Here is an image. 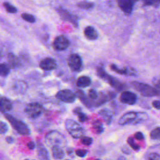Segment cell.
Segmentation results:
<instances>
[{
  "mask_svg": "<svg viewBox=\"0 0 160 160\" xmlns=\"http://www.w3.org/2000/svg\"><path fill=\"white\" fill-rule=\"evenodd\" d=\"M84 34L86 38L89 40H95L98 37L97 31L92 26H88L85 28Z\"/></svg>",
  "mask_w": 160,
  "mask_h": 160,
  "instance_id": "obj_16",
  "label": "cell"
},
{
  "mask_svg": "<svg viewBox=\"0 0 160 160\" xmlns=\"http://www.w3.org/2000/svg\"><path fill=\"white\" fill-rule=\"evenodd\" d=\"M118 4L121 10L127 15L132 12L134 4L137 0H117Z\"/></svg>",
  "mask_w": 160,
  "mask_h": 160,
  "instance_id": "obj_11",
  "label": "cell"
},
{
  "mask_svg": "<svg viewBox=\"0 0 160 160\" xmlns=\"http://www.w3.org/2000/svg\"><path fill=\"white\" fill-rule=\"evenodd\" d=\"M76 154L81 158H83L84 156H86V154L88 153V151L86 149H77L75 151Z\"/></svg>",
  "mask_w": 160,
  "mask_h": 160,
  "instance_id": "obj_36",
  "label": "cell"
},
{
  "mask_svg": "<svg viewBox=\"0 0 160 160\" xmlns=\"http://www.w3.org/2000/svg\"><path fill=\"white\" fill-rule=\"evenodd\" d=\"M150 138L152 139H160V127H157L151 131Z\"/></svg>",
  "mask_w": 160,
  "mask_h": 160,
  "instance_id": "obj_28",
  "label": "cell"
},
{
  "mask_svg": "<svg viewBox=\"0 0 160 160\" xmlns=\"http://www.w3.org/2000/svg\"><path fill=\"white\" fill-rule=\"evenodd\" d=\"M56 97L59 100L67 103H71L75 101L76 94L69 89H62L58 91Z\"/></svg>",
  "mask_w": 160,
  "mask_h": 160,
  "instance_id": "obj_8",
  "label": "cell"
},
{
  "mask_svg": "<svg viewBox=\"0 0 160 160\" xmlns=\"http://www.w3.org/2000/svg\"><path fill=\"white\" fill-rule=\"evenodd\" d=\"M37 152H38V156L39 159H49V153L44 146L38 142V147H37Z\"/></svg>",
  "mask_w": 160,
  "mask_h": 160,
  "instance_id": "obj_19",
  "label": "cell"
},
{
  "mask_svg": "<svg viewBox=\"0 0 160 160\" xmlns=\"http://www.w3.org/2000/svg\"><path fill=\"white\" fill-rule=\"evenodd\" d=\"M51 151L52 158L55 159H61L64 158V152L61 146H54L51 147Z\"/></svg>",
  "mask_w": 160,
  "mask_h": 160,
  "instance_id": "obj_17",
  "label": "cell"
},
{
  "mask_svg": "<svg viewBox=\"0 0 160 160\" xmlns=\"http://www.w3.org/2000/svg\"><path fill=\"white\" fill-rule=\"evenodd\" d=\"M81 142L86 146H89L92 143V139L88 136H82L81 138Z\"/></svg>",
  "mask_w": 160,
  "mask_h": 160,
  "instance_id": "obj_32",
  "label": "cell"
},
{
  "mask_svg": "<svg viewBox=\"0 0 160 160\" xmlns=\"http://www.w3.org/2000/svg\"><path fill=\"white\" fill-rule=\"evenodd\" d=\"M65 128L68 133L74 138L79 139L84 136V128L75 121L68 119L65 121Z\"/></svg>",
  "mask_w": 160,
  "mask_h": 160,
  "instance_id": "obj_3",
  "label": "cell"
},
{
  "mask_svg": "<svg viewBox=\"0 0 160 160\" xmlns=\"http://www.w3.org/2000/svg\"><path fill=\"white\" fill-rule=\"evenodd\" d=\"M152 106L156 109H160V101L155 100L152 102Z\"/></svg>",
  "mask_w": 160,
  "mask_h": 160,
  "instance_id": "obj_39",
  "label": "cell"
},
{
  "mask_svg": "<svg viewBox=\"0 0 160 160\" xmlns=\"http://www.w3.org/2000/svg\"><path fill=\"white\" fill-rule=\"evenodd\" d=\"M91 83V80L89 77L86 76H80L76 81V84L79 88H86L89 86Z\"/></svg>",
  "mask_w": 160,
  "mask_h": 160,
  "instance_id": "obj_21",
  "label": "cell"
},
{
  "mask_svg": "<svg viewBox=\"0 0 160 160\" xmlns=\"http://www.w3.org/2000/svg\"><path fill=\"white\" fill-rule=\"evenodd\" d=\"M27 88V84L25 82L22 81H18L14 86V89H16V91L18 92H24V91H26Z\"/></svg>",
  "mask_w": 160,
  "mask_h": 160,
  "instance_id": "obj_25",
  "label": "cell"
},
{
  "mask_svg": "<svg viewBox=\"0 0 160 160\" xmlns=\"http://www.w3.org/2000/svg\"><path fill=\"white\" fill-rule=\"evenodd\" d=\"M97 74L101 79L106 81L108 83H109L112 87L115 88L116 90L121 91L125 88V86L123 83L121 82L114 77L107 74L102 68L101 67L98 68Z\"/></svg>",
  "mask_w": 160,
  "mask_h": 160,
  "instance_id": "obj_4",
  "label": "cell"
},
{
  "mask_svg": "<svg viewBox=\"0 0 160 160\" xmlns=\"http://www.w3.org/2000/svg\"><path fill=\"white\" fill-rule=\"evenodd\" d=\"M99 114L107 124H109L111 122L112 119V113L109 109L104 108L99 112Z\"/></svg>",
  "mask_w": 160,
  "mask_h": 160,
  "instance_id": "obj_18",
  "label": "cell"
},
{
  "mask_svg": "<svg viewBox=\"0 0 160 160\" xmlns=\"http://www.w3.org/2000/svg\"><path fill=\"white\" fill-rule=\"evenodd\" d=\"M77 6L83 9H89L94 6V2L88 1H82L77 4Z\"/></svg>",
  "mask_w": 160,
  "mask_h": 160,
  "instance_id": "obj_26",
  "label": "cell"
},
{
  "mask_svg": "<svg viewBox=\"0 0 160 160\" xmlns=\"http://www.w3.org/2000/svg\"><path fill=\"white\" fill-rule=\"evenodd\" d=\"M4 116L8 120V121L11 124L12 127L20 134L22 136H28L30 134V129L27 126V124L23 121L18 119L11 114L8 113L4 114Z\"/></svg>",
  "mask_w": 160,
  "mask_h": 160,
  "instance_id": "obj_2",
  "label": "cell"
},
{
  "mask_svg": "<svg viewBox=\"0 0 160 160\" xmlns=\"http://www.w3.org/2000/svg\"><path fill=\"white\" fill-rule=\"evenodd\" d=\"M58 12L61 16V18L66 21H69V22L72 23L74 26L77 27L78 26V17L74 14H71L67 10L59 8L58 9Z\"/></svg>",
  "mask_w": 160,
  "mask_h": 160,
  "instance_id": "obj_9",
  "label": "cell"
},
{
  "mask_svg": "<svg viewBox=\"0 0 160 160\" xmlns=\"http://www.w3.org/2000/svg\"><path fill=\"white\" fill-rule=\"evenodd\" d=\"M92 128L98 134H101L103 132L104 128L102 123L99 120H95L92 123Z\"/></svg>",
  "mask_w": 160,
  "mask_h": 160,
  "instance_id": "obj_24",
  "label": "cell"
},
{
  "mask_svg": "<svg viewBox=\"0 0 160 160\" xmlns=\"http://www.w3.org/2000/svg\"><path fill=\"white\" fill-rule=\"evenodd\" d=\"M25 112L31 118H36L41 116L44 109L41 104L38 102H31L25 108Z\"/></svg>",
  "mask_w": 160,
  "mask_h": 160,
  "instance_id": "obj_6",
  "label": "cell"
},
{
  "mask_svg": "<svg viewBox=\"0 0 160 160\" xmlns=\"http://www.w3.org/2000/svg\"><path fill=\"white\" fill-rule=\"evenodd\" d=\"M138 116V112H134V111H130L128 112L125 114H124L119 119L118 123L120 125H125L126 124L129 123H133L134 124V122L137 118Z\"/></svg>",
  "mask_w": 160,
  "mask_h": 160,
  "instance_id": "obj_13",
  "label": "cell"
},
{
  "mask_svg": "<svg viewBox=\"0 0 160 160\" xmlns=\"http://www.w3.org/2000/svg\"><path fill=\"white\" fill-rule=\"evenodd\" d=\"M0 98H1V97H0Z\"/></svg>",
  "mask_w": 160,
  "mask_h": 160,
  "instance_id": "obj_43",
  "label": "cell"
},
{
  "mask_svg": "<svg viewBox=\"0 0 160 160\" xmlns=\"http://www.w3.org/2000/svg\"><path fill=\"white\" fill-rule=\"evenodd\" d=\"M73 112L76 114L79 119L80 122H84L88 119V116L86 114L81 111V109L80 108H76L73 109Z\"/></svg>",
  "mask_w": 160,
  "mask_h": 160,
  "instance_id": "obj_23",
  "label": "cell"
},
{
  "mask_svg": "<svg viewBox=\"0 0 160 160\" xmlns=\"http://www.w3.org/2000/svg\"><path fill=\"white\" fill-rule=\"evenodd\" d=\"M68 64L71 69L73 71H80L82 68L81 58L77 54H72L69 56Z\"/></svg>",
  "mask_w": 160,
  "mask_h": 160,
  "instance_id": "obj_7",
  "label": "cell"
},
{
  "mask_svg": "<svg viewBox=\"0 0 160 160\" xmlns=\"http://www.w3.org/2000/svg\"><path fill=\"white\" fill-rule=\"evenodd\" d=\"M144 4L146 6H158L160 4V0H143Z\"/></svg>",
  "mask_w": 160,
  "mask_h": 160,
  "instance_id": "obj_34",
  "label": "cell"
},
{
  "mask_svg": "<svg viewBox=\"0 0 160 160\" xmlns=\"http://www.w3.org/2000/svg\"><path fill=\"white\" fill-rule=\"evenodd\" d=\"M120 101L124 104L132 105L136 102L137 96L132 92L125 91L121 93L120 96Z\"/></svg>",
  "mask_w": 160,
  "mask_h": 160,
  "instance_id": "obj_12",
  "label": "cell"
},
{
  "mask_svg": "<svg viewBox=\"0 0 160 160\" xmlns=\"http://www.w3.org/2000/svg\"><path fill=\"white\" fill-rule=\"evenodd\" d=\"M148 159L149 160H158L160 159V155H159L157 153H151L148 156Z\"/></svg>",
  "mask_w": 160,
  "mask_h": 160,
  "instance_id": "obj_37",
  "label": "cell"
},
{
  "mask_svg": "<svg viewBox=\"0 0 160 160\" xmlns=\"http://www.w3.org/2000/svg\"><path fill=\"white\" fill-rule=\"evenodd\" d=\"M12 108V104L11 101L5 97L0 98V110L3 112H7Z\"/></svg>",
  "mask_w": 160,
  "mask_h": 160,
  "instance_id": "obj_15",
  "label": "cell"
},
{
  "mask_svg": "<svg viewBox=\"0 0 160 160\" xmlns=\"http://www.w3.org/2000/svg\"><path fill=\"white\" fill-rule=\"evenodd\" d=\"M127 142L129 144V145L134 150L136 151H138L140 149V146L136 144L134 140V139L132 138V137H129L128 138V140H127Z\"/></svg>",
  "mask_w": 160,
  "mask_h": 160,
  "instance_id": "obj_29",
  "label": "cell"
},
{
  "mask_svg": "<svg viewBox=\"0 0 160 160\" xmlns=\"http://www.w3.org/2000/svg\"><path fill=\"white\" fill-rule=\"evenodd\" d=\"M131 84L132 88L143 96L152 97L157 95L155 88L149 84L137 81H133Z\"/></svg>",
  "mask_w": 160,
  "mask_h": 160,
  "instance_id": "obj_5",
  "label": "cell"
},
{
  "mask_svg": "<svg viewBox=\"0 0 160 160\" xmlns=\"http://www.w3.org/2000/svg\"><path fill=\"white\" fill-rule=\"evenodd\" d=\"M110 68L111 69V70H112L113 71L116 72L118 74H125V75H128V74H134L133 72L132 69H129L126 68H123V69H120L119 68L118 66H116L115 64H112L110 65Z\"/></svg>",
  "mask_w": 160,
  "mask_h": 160,
  "instance_id": "obj_22",
  "label": "cell"
},
{
  "mask_svg": "<svg viewBox=\"0 0 160 160\" xmlns=\"http://www.w3.org/2000/svg\"><path fill=\"white\" fill-rule=\"evenodd\" d=\"M70 42L69 39L63 35L57 36L53 42L54 49L58 51H63L66 49L69 46Z\"/></svg>",
  "mask_w": 160,
  "mask_h": 160,
  "instance_id": "obj_10",
  "label": "cell"
},
{
  "mask_svg": "<svg viewBox=\"0 0 160 160\" xmlns=\"http://www.w3.org/2000/svg\"><path fill=\"white\" fill-rule=\"evenodd\" d=\"M3 6H4V8L6 9V10L8 12H10V13H15V12H16V11H17L16 8L14 6H12V5H11V4H9L8 2H4V3L3 4Z\"/></svg>",
  "mask_w": 160,
  "mask_h": 160,
  "instance_id": "obj_31",
  "label": "cell"
},
{
  "mask_svg": "<svg viewBox=\"0 0 160 160\" xmlns=\"http://www.w3.org/2000/svg\"><path fill=\"white\" fill-rule=\"evenodd\" d=\"M9 66L4 63H0V76L5 77L9 73Z\"/></svg>",
  "mask_w": 160,
  "mask_h": 160,
  "instance_id": "obj_27",
  "label": "cell"
},
{
  "mask_svg": "<svg viewBox=\"0 0 160 160\" xmlns=\"http://www.w3.org/2000/svg\"><path fill=\"white\" fill-rule=\"evenodd\" d=\"M156 91V92H157V94L160 96V81L158 82L156 84H155V87H154Z\"/></svg>",
  "mask_w": 160,
  "mask_h": 160,
  "instance_id": "obj_40",
  "label": "cell"
},
{
  "mask_svg": "<svg viewBox=\"0 0 160 160\" xmlns=\"http://www.w3.org/2000/svg\"><path fill=\"white\" fill-rule=\"evenodd\" d=\"M8 131V126L7 124L3 121H0V134H5Z\"/></svg>",
  "mask_w": 160,
  "mask_h": 160,
  "instance_id": "obj_35",
  "label": "cell"
},
{
  "mask_svg": "<svg viewBox=\"0 0 160 160\" xmlns=\"http://www.w3.org/2000/svg\"><path fill=\"white\" fill-rule=\"evenodd\" d=\"M21 17L24 20H25L27 22H31V23L35 22V18L31 14H27V13H23L21 14Z\"/></svg>",
  "mask_w": 160,
  "mask_h": 160,
  "instance_id": "obj_30",
  "label": "cell"
},
{
  "mask_svg": "<svg viewBox=\"0 0 160 160\" xmlns=\"http://www.w3.org/2000/svg\"><path fill=\"white\" fill-rule=\"evenodd\" d=\"M44 139L46 144L51 148L54 146L62 147L66 143V138L63 134L57 131H51L48 132Z\"/></svg>",
  "mask_w": 160,
  "mask_h": 160,
  "instance_id": "obj_1",
  "label": "cell"
},
{
  "mask_svg": "<svg viewBox=\"0 0 160 160\" xmlns=\"http://www.w3.org/2000/svg\"><path fill=\"white\" fill-rule=\"evenodd\" d=\"M40 68L45 71H51L57 68L56 61L51 58H46L39 63Z\"/></svg>",
  "mask_w": 160,
  "mask_h": 160,
  "instance_id": "obj_14",
  "label": "cell"
},
{
  "mask_svg": "<svg viewBox=\"0 0 160 160\" xmlns=\"http://www.w3.org/2000/svg\"><path fill=\"white\" fill-rule=\"evenodd\" d=\"M27 146H28V148L29 149L32 150V149H34L35 148L36 144H35V143H34V142H32V141H30V142H29L28 143Z\"/></svg>",
  "mask_w": 160,
  "mask_h": 160,
  "instance_id": "obj_41",
  "label": "cell"
},
{
  "mask_svg": "<svg viewBox=\"0 0 160 160\" xmlns=\"http://www.w3.org/2000/svg\"><path fill=\"white\" fill-rule=\"evenodd\" d=\"M88 96L92 100H97L99 97L98 92L93 89H91L88 92Z\"/></svg>",
  "mask_w": 160,
  "mask_h": 160,
  "instance_id": "obj_33",
  "label": "cell"
},
{
  "mask_svg": "<svg viewBox=\"0 0 160 160\" xmlns=\"http://www.w3.org/2000/svg\"><path fill=\"white\" fill-rule=\"evenodd\" d=\"M134 138L138 140H142L144 139L143 134L141 132H137L134 134Z\"/></svg>",
  "mask_w": 160,
  "mask_h": 160,
  "instance_id": "obj_38",
  "label": "cell"
},
{
  "mask_svg": "<svg viewBox=\"0 0 160 160\" xmlns=\"http://www.w3.org/2000/svg\"><path fill=\"white\" fill-rule=\"evenodd\" d=\"M6 142H7L8 143H9V144H10V143H12V142H14V139L13 138H12V137H11V136H8V137H6Z\"/></svg>",
  "mask_w": 160,
  "mask_h": 160,
  "instance_id": "obj_42",
  "label": "cell"
},
{
  "mask_svg": "<svg viewBox=\"0 0 160 160\" xmlns=\"http://www.w3.org/2000/svg\"><path fill=\"white\" fill-rule=\"evenodd\" d=\"M7 59L8 62V66L11 68H15L19 66V60L12 53H8L7 56Z\"/></svg>",
  "mask_w": 160,
  "mask_h": 160,
  "instance_id": "obj_20",
  "label": "cell"
}]
</instances>
